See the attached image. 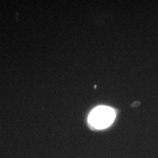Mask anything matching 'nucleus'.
I'll use <instances>...</instances> for the list:
<instances>
[{"label": "nucleus", "mask_w": 158, "mask_h": 158, "mask_svg": "<svg viewBox=\"0 0 158 158\" xmlns=\"http://www.w3.org/2000/svg\"><path fill=\"white\" fill-rule=\"evenodd\" d=\"M116 114L114 109L108 106H98L92 110L89 116V122L96 129H104L112 124Z\"/></svg>", "instance_id": "f257e3e1"}]
</instances>
